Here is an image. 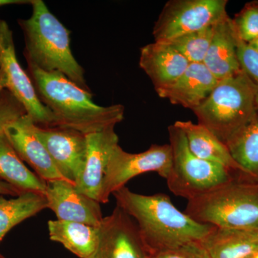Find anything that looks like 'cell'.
I'll list each match as a JSON object with an SVG mask.
<instances>
[{
    "label": "cell",
    "mask_w": 258,
    "mask_h": 258,
    "mask_svg": "<svg viewBox=\"0 0 258 258\" xmlns=\"http://www.w3.org/2000/svg\"><path fill=\"white\" fill-rule=\"evenodd\" d=\"M226 145L244 174L258 179V112Z\"/></svg>",
    "instance_id": "cell-23"
},
{
    "label": "cell",
    "mask_w": 258,
    "mask_h": 258,
    "mask_svg": "<svg viewBox=\"0 0 258 258\" xmlns=\"http://www.w3.org/2000/svg\"><path fill=\"white\" fill-rule=\"evenodd\" d=\"M237 36L245 43L258 38V1L245 4L232 19Z\"/></svg>",
    "instance_id": "cell-25"
},
{
    "label": "cell",
    "mask_w": 258,
    "mask_h": 258,
    "mask_svg": "<svg viewBox=\"0 0 258 258\" xmlns=\"http://www.w3.org/2000/svg\"><path fill=\"white\" fill-rule=\"evenodd\" d=\"M35 131L61 175L76 186L86 165V135L71 129L37 125Z\"/></svg>",
    "instance_id": "cell-10"
},
{
    "label": "cell",
    "mask_w": 258,
    "mask_h": 258,
    "mask_svg": "<svg viewBox=\"0 0 258 258\" xmlns=\"http://www.w3.org/2000/svg\"><path fill=\"white\" fill-rule=\"evenodd\" d=\"M227 0H170L154 24V42L176 37L216 25L228 17Z\"/></svg>",
    "instance_id": "cell-7"
},
{
    "label": "cell",
    "mask_w": 258,
    "mask_h": 258,
    "mask_svg": "<svg viewBox=\"0 0 258 258\" xmlns=\"http://www.w3.org/2000/svg\"><path fill=\"white\" fill-rule=\"evenodd\" d=\"M200 242L212 258H252L258 252V230L213 226Z\"/></svg>",
    "instance_id": "cell-18"
},
{
    "label": "cell",
    "mask_w": 258,
    "mask_h": 258,
    "mask_svg": "<svg viewBox=\"0 0 258 258\" xmlns=\"http://www.w3.org/2000/svg\"><path fill=\"white\" fill-rule=\"evenodd\" d=\"M22 194L23 193L20 192V191L15 189L13 186L0 179V195L18 197L19 195H22Z\"/></svg>",
    "instance_id": "cell-29"
},
{
    "label": "cell",
    "mask_w": 258,
    "mask_h": 258,
    "mask_svg": "<svg viewBox=\"0 0 258 258\" xmlns=\"http://www.w3.org/2000/svg\"><path fill=\"white\" fill-rule=\"evenodd\" d=\"M149 258H212L200 241L189 242L164 252L150 256Z\"/></svg>",
    "instance_id": "cell-28"
},
{
    "label": "cell",
    "mask_w": 258,
    "mask_h": 258,
    "mask_svg": "<svg viewBox=\"0 0 258 258\" xmlns=\"http://www.w3.org/2000/svg\"><path fill=\"white\" fill-rule=\"evenodd\" d=\"M115 127L86 135L88 150L84 171L76 188L101 203L107 166L113 149L118 145Z\"/></svg>",
    "instance_id": "cell-14"
},
{
    "label": "cell",
    "mask_w": 258,
    "mask_h": 258,
    "mask_svg": "<svg viewBox=\"0 0 258 258\" xmlns=\"http://www.w3.org/2000/svg\"><path fill=\"white\" fill-rule=\"evenodd\" d=\"M35 125L31 117L26 114L7 127L5 134L20 159L28 163L42 180L46 182L66 180L37 138Z\"/></svg>",
    "instance_id": "cell-13"
},
{
    "label": "cell",
    "mask_w": 258,
    "mask_h": 258,
    "mask_svg": "<svg viewBox=\"0 0 258 258\" xmlns=\"http://www.w3.org/2000/svg\"><path fill=\"white\" fill-rule=\"evenodd\" d=\"M0 258H7V257H5L4 255H3V254L0 253Z\"/></svg>",
    "instance_id": "cell-33"
},
{
    "label": "cell",
    "mask_w": 258,
    "mask_h": 258,
    "mask_svg": "<svg viewBox=\"0 0 258 258\" xmlns=\"http://www.w3.org/2000/svg\"><path fill=\"white\" fill-rule=\"evenodd\" d=\"M45 196L47 208L55 214L57 220L98 227L104 218L100 203L80 192L74 184L66 180L47 182Z\"/></svg>",
    "instance_id": "cell-12"
},
{
    "label": "cell",
    "mask_w": 258,
    "mask_h": 258,
    "mask_svg": "<svg viewBox=\"0 0 258 258\" xmlns=\"http://www.w3.org/2000/svg\"><path fill=\"white\" fill-rule=\"evenodd\" d=\"M192 111L198 123L227 144L257 114L255 90L241 71L219 81L208 98Z\"/></svg>",
    "instance_id": "cell-4"
},
{
    "label": "cell",
    "mask_w": 258,
    "mask_h": 258,
    "mask_svg": "<svg viewBox=\"0 0 258 258\" xmlns=\"http://www.w3.org/2000/svg\"><path fill=\"white\" fill-rule=\"evenodd\" d=\"M50 239L59 242L79 258H92L99 243V227L80 222L50 220Z\"/></svg>",
    "instance_id": "cell-20"
},
{
    "label": "cell",
    "mask_w": 258,
    "mask_h": 258,
    "mask_svg": "<svg viewBox=\"0 0 258 258\" xmlns=\"http://www.w3.org/2000/svg\"><path fill=\"white\" fill-rule=\"evenodd\" d=\"M248 45L249 46L252 47V49L256 52L258 53V38L256 39V40H253V41L251 42L250 43H249Z\"/></svg>",
    "instance_id": "cell-31"
},
{
    "label": "cell",
    "mask_w": 258,
    "mask_h": 258,
    "mask_svg": "<svg viewBox=\"0 0 258 258\" xmlns=\"http://www.w3.org/2000/svg\"><path fill=\"white\" fill-rule=\"evenodd\" d=\"M31 0H0V8L12 5L30 4Z\"/></svg>",
    "instance_id": "cell-30"
},
{
    "label": "cell",
    "mask_w": 258,
    "mask_h": 258,
    "mask_svg": "<svg viewBox=\"0 0 258 258\" xmlns=\"http://www.w3.org/2000/svg\"><path fill=\"white\" fill-rule=\"evenodd\" d=\"M28 74L42 104L55 120V127L88 134L101 132L122 121L123 105L101 106L93 101L92 92L85 91L63 75L47 73L28 64Z\"/></svg>",
    "instance_id": "cell-2"
},
{
    "label": "cell",
    "mask_w": 258,
    "mask_h": 258,
    "mask_svg": "<svg viewBox=\"0 0 258 258\" xmlns=\"http://www.w3.org/2000/svg\"><path fill=\"white\" fill-rule=\"evenodd\" d=\"M218 83L203 62L190 63L176 82L156 92L171 104L193 111L208 98Z\"/></svg>",
    "instance_id": "cell-15"
},
{
    "label": "cell",
    "mask_w": 258,
    "mask_h": 258,
    "mask_svg": "<svg viewBox=\"0 0 258 258\" xmlns=\"http://www.w3.org/2000/svg\"><path fill=\"white\" fill-rule=\"evenodd\" d=\"M189 64L184 56L165 42H154L140 50L139 66L152 81L156 91L176 82Z\"/></svg>",
    "instance_id": "cell-16"
},
{
    "label": "cell",
    "mask_w": 258,
    "mask_h": 258,
    "mask_svg": "<svg viewBox=\"0 0 258 258\" xmlns=\"http://www.w3.org/2000/svg\"><path fill=\"white\" fill-rule=\"evenodd\" d=\"M252 258H258V252L257 254H254V256Z\"/></svg>",
    "instance_id": "cell-32"
},
{
    "label": "cell",
    "mask_w": 258,
    "mask_h": 258,
    "mask_svg": "<svg viewBox=\"0 0 258 258\" xmlns=\"http://www.w3.org/2000/svg\"><path fill=\"white\" fill-rule=\"evenodd\" d=\"M92 258H149L135 221L119 207L103 218Z\"/></svg>",
    "instance_id": "cell-11"
},
{
    "label": "cell",
    "mask_w": 258,
    "mask_h": 258,
    "mask_svg": "<svg viewBox=\"0 0 258 258\" xmlns=\"http://www.w3.org/2000/svg\"><path fill=\"white\" fill-rule=\"evenodd\" d=\"M172 165L166 183L176 196L189 200L218 189L235 178L220 164L204 160L190 150L184 133L174 124L168 128Z\"/></svg>",
    "instance_id": "cell-6"
},
{
    "label": "cell",
    "mask_w": 258,
    "mask_h": 258,
    "mask_svg": "<svg viewBox=\"0 0 258 258\" xmlns=\"http://www.w3.org/2000/svg\"><path fill=\"white\" fill-rule=\"evenodd\" d=\"M203 63L219 81L242 71L237 56V35L230 17L217 24Z\"/></svg>",
    "instance_id": "cell-17"
},
{
    "label": "cell",
    "mask_w": 258,
    "mask_h": 258,
    "mask_svg": "<svg viewBox=\"0 0 258 258\" xmlns=\"http://www.w3.org/2000/svg\"><path fill=\"white\" fill-rule=\"evenodd\" d=\"M0 179L21 193L45 195L47 182L25 166L4 133L0 134Z\"/></svg>",
    "instance_id": "cell-21"
},
{
    "label": "cell",
    "mask_w": 258,
    "mask_h": 258,
    "mask_svg": "<svg viewBox=\"0 0 258 258\" xmlns=\"http://www.w3.org/2000/svg\"><path fill=\"white\" fill-rule=\"evenodd\" d=\"M27 114L23 105L8 90H0V134L15 120Z\"/></svg>",
    "instance_id": "cell-26"
},
{
    "label": "cell",
    "mask_w": 258,
    "mask_h": 258,
    "mask_svg": "<svg viewBox=\"0 0 258 258\" xmlns=\"http://www.w3.org/2000/svg\"><path fill=\"white\" fill-rule=\"evenodd\" d=\"M216 25L181 35L165 43L178 51L189 63H202L210 47Z\"/></svg>",
    "instance_id": "cell-24"
},
{
    "label": "cell",
    "mask_w": 258,
    "mask_h": 258,
    "mask_svg": "<svg viewBox=\"0 0 258 258\" xmlns=\"http://www.w3.org/2000/svg\"><path fill=\"white\" fill-rule=\"evenodd\" d=\"M32 14L18 20L25 38L27 63L45 72L63 75L80 88L92 92L85 71L71 47V32L47 8L42 0H31Z\"/></svg>",
    "instance_id": "cell-3"
},
{
    "label": "cell",
    "mask_w": 258,
    "mask_h": 258,
    "mask_svg": "<svg viewBox=\"0 0 258 258\" xmlns=\"http://www.w3.org/2000/svg\"><path fill=\"white\" fill-rule=\"evenodd\" d=\"M113 195L117 206L135 221L150 256L202 240L213 227L180 211L165 194L140 195L124 186Z\"/></svg>",
    "instance_id": "cell-1"
},
{
    "label": "cell",
    "mask_w": 258,
    "mask_h": 258,
    "mask_svg": "<svg viewBox=\"0 0 258 258\" xmlns=\"http://www.w3.org/2000/svg\"><path fill=\"white\" fill-rule=\"evenodd\" d=\"M171 165L172 152L169 144H153L145 152L138 154L125 152L118 144L108 160L101 203H108L111 195L124 187L129 180L144 173L157 172L166 179Z\"/></svg>",
    "instance_id": "cell-8"
},
{
    "label": "cell",
    "mask_w": 258,
    "mask_h": 258,
    "mask_svg": "<svg viewBox=\"0 0 258 258\" xmlns=\"http://www.w3.org/2000/svg\"><path fill=\"white\" fill-rule=\"evenodd\" d=\"M0 75L4 88L25 107L27 114L35 124L41 127H55L53 115L39 99L26 71L17 57L13 33L9 25L0 19Z\"/></svg>",
    "instance_id": "cell-9"
},
{
    "label": "cell",
    "mask_w": 258,
    "mask_h": 258,
    "mask_svg": "<svg viewBox=\"0 0 258 258\" xmlns=\"http://www.w3.org/2000/svg\"><path fill=\"white\" fill-rule=\"evenodd\" d=\"M184 133L191 152L204 160L220 164L232 172L244 173L231 155L227 145L208 128L191 120H176L174 123Z\"/></svg>",
    "instance_id": "cell-19"
},
{
    "label": "cell",
    "mask_w": 258,
    "mask_h": 258,
    "mask_svg": "<svg viewBox=\"0 0 258 258\" xmlns=\"http://www.w3.org/2000/svg\"><path fill=\"white\" fill-rule=\"evenodd\" d=\"M184 213L214 227L258 230V179L235 176L221 187L188 201Z\"/></svg>",
    "instance_id": "cell-5"
},
{
    "label": "cell",
    "mask_w": 258,
    "mask_h": 258,
    "mask_svg": "<svg viewBox=\"0 0 258 258\" xmlns=\"http://www.w3.org/2000/svg\"><path fill=\"white\" fill-rule=\"evenodd\" d=\"M237 47L241 70L253 85L258 106V53L248 44L242 41L237 35Z\"/></svg>",
    "instance_id": "cell-27"
},
{
    "label": "cell",
    "mask_w": 258,
    "mask_h": 258,
    "mask_svg": "<svg viewBox=\"0 0 258 258\" xmlns=\"http://www.w3.org/2000/svg\"><path fill=\"white\" fill-rule=\"evenodd\" d=\"M47 208L45 195L23 193L9 200L0 196V242L15 226Z\"/></svg>",
    "instance_id": "cell-22"
}]
</instances>
